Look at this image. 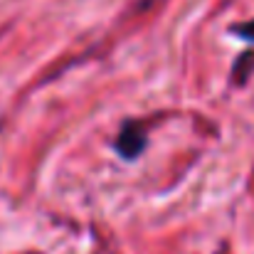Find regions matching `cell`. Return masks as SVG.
Masks as SVG:
<instances>
[{"label": "cell", "instance_id": "cell-1", "mask_svg": "<svg viewBox=\"0 0 254 254\" xmlns=\"http://www.w3.org/2000/svg\"><path fill=\"white\" fill-rule=\"evenodd\" d=\"M143 148H146V131L141 128L138 121H126L119 131V138H116L119 156L126 161H136Z\"/></svg>", "mask_w": 254, "mask_h": 254}, {"label": "cell", "instance_id": "cell-2", "mask_svg": "<svg viewBox=\"0 0 254 254\" xmlns=\"http://www.w3.org/2000/svg\"><path fill=\"white\" fill-rule=\"evenodd\" d=\"M254 67V52H245L235 64V82H245Z\"/></svg>", "mask_w": 254, "mask_h": 254}, {"label": "cell", "instance_id": "cell-3", "mask_svg": "<svg viewBox=\"0 0 254 254\" xmlns=\"http://www.w3.org/2000/svg\"><path fill=\"white\" fill-rule=\"evenodd\" d=\"M235 32H237L240 37H245V40H252V42H254V20H252V22H245V25H240V27H235Z\"/></svg>", "mask_w": 254, "mask_h": 254}]
</instances>
